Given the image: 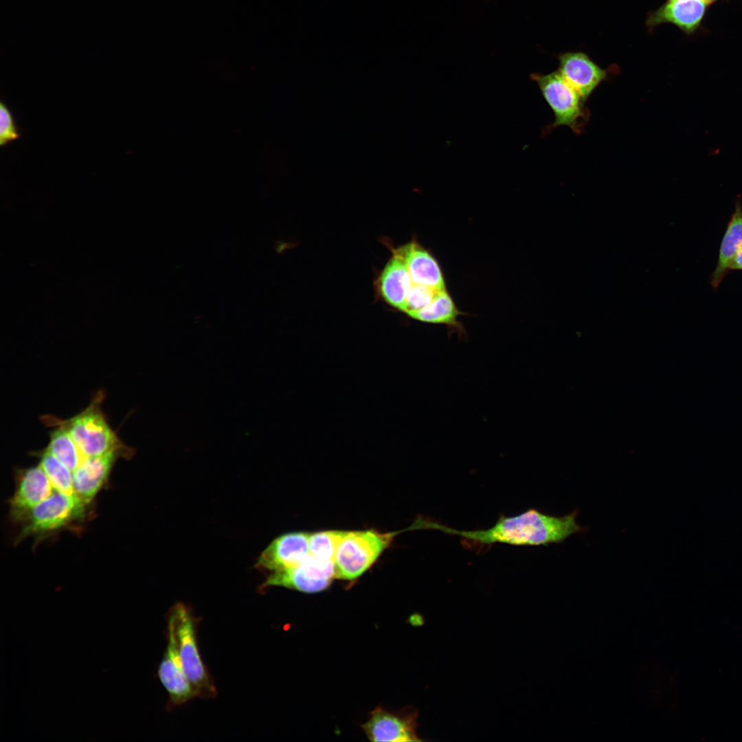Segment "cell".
Listing matches in <instances>:
<instances>
[{
    "label": "cell",
    "mask_w": 742,
    "mask_h": 742,
    "mask_svg": "<svg viewBox=\"0 0 742 742\" xmlns=\"http://www.w3.org/2000/svg\"><path fill=\"white\" fill-rule=\"evenodd\" d=\"M706 6L703 0H667L658 9L649 14L646 25L651 29L660 24L669 23L690 34L699 26Z\"/></svg>",
    "instance_id": "obj_14"
},
{
    "label": "cell",
    "mask_w": 742,
    "mask_h": 742,
    "mask_svg": "<svg viewBox=\"0 0 742 742\" xmlns=\"http://www.w3.org/2000/svg\"><path fill=\"white\" fill-rule=\"evenodd\" d=\"M166 640V649L158 666L157 676L168 695L169 708H172L196 697L180 659L176 633V614L172 607L167 617Z\"/></svg>",
    "instance_id": "obj_7"
},
{
    "label": "cell",
    "mask_w": 742,
    "mask_h": 742,
    "mask_svg": "<svg viewBox=\"0 0 742 742\" xmlns=\"http://www.w3.org/2000/svg\"><path fill=\"white\" fill-rule=\"evenodd\" d=\"M401 532H381L374 529L347 531L334 561L335 578L353 581L360 577Z\"/></svg>",
    "instance_id": "obj_3"
},
{
    "label": "cell",
    "mask_w": 742,
    "mask_h": 742,
    "mask_svg": "<svg viewBox=\"0 0 742 742\" xmlns=\"http://www.w3.org/2000/svg\"><path fill=\"white\" fill-rule=\"evenodd\" d=\"M334 578V562L322 561L308 554L297 565L269 574L260 589L280 586L313 594L328 588Z\"/></svg>",
    "instance_id": "obj_8"
},
{
    "label": "cell",
    "mask_w": 742,
    "mask_h": 742,
    "mask_svg": "<svg viewBox=\"0 0 742 742\" xmlns=\"http://www.w3.org/2000/svg\"><path fill=\"white\" fill-rule=\"evenodd\" d=\"M460 315V312L445 289L439 291L427 306L409 316L425 323L447 325L461 330L458 322Z\"/></svg>",
    "instance_id": "obj_18"
},
{
    "label": "cell",
    "mask_w": 742,
    "mask_h": 742,
    "mask_svg": "<svg viewBox=\"0 0 742 742\" xmlns=\"http://www.w3.org/2000/svg\"><path fill=\"white\" fill-rule=\"evenodd\" d=\"M85 504L76 494L54 492L36 506L22 521L17 541L60 530L81 519Z\"/></svg>",
    "instance_id": "obj_6"
},
{
    "label": "cell",
    "mask_w": 742,
    "mask_h": 742,
    "mask_svg": "<svg viewBox=\"0 0 742 742\" xmlns=\"http://www.w3.org/2000/svg\"><path fill=\"white\" fill-rule=\"evenodd\" d=\"M54 491L39 464L21 469L17 472L16 489L10 501L12 518L22 522L36 506Z\"/></svg>",
    "instance_id": "obj_12"
},
{
    "label": "cell",
    "mask_w": 742,
    "mask_h": 742,
    "mask_svg": "<svg viewBox=\"0 0 742 742\" xmlns=\"http://www.w3.org/2000/svg\"><path fill=\"white\" fill-rule=\"evenodd\" d=\"M405 260L413 283L437 291L445 290L443 274L434 256L417 243L411 242L394 250Z\"/></svg>",
    "instance_id": "obj_15"
},
{
    "label": "cell",
    "mask_w": 742,
    "mask_h": 742,
    "mask_svg": "<svg viewBox=\"0 0 742 742\" xmlns=\"http://www.w3.org/2000/svg\"><path fill=\"white\" fill-rule=\"evenodd\" d=\"M134 451L125 445L103 456L85 458L73 472L75 493L85 504L90 503L105 484L117 459L131 457Z\"/></svg>",
    "instance_id": "obj_10"
},
{
    "label": "cell",
    "mask_w": 742,
    "mask_h": 742,
    "mask_svg": "<svg viewBox=\"0 0 742 742\" xmlns=\"http://www.w3.org/2000/svg\"><path fill=\"white\" fill-rule=\"evenodd\" d=\"M577 515V510L555 517L532 508L515 516H501L493 526L484 530H460L420 517L417 525L418 529L440 530L477 545L548 546L585 530L578 524Z\"/></svg>",
    "instance_id": "obj_1"
},
{
    "label": "cell",
    "mask_w": 742,
    "mask_h": 742,
    "mask_svg": "<svg viewBox=\"0 0 742 742\" xmlns=\"http://www.w3.org/2000/svg\"><path fill=\"white\" fill-rule=\"evenodd\" d=\"M439 291H440L412 282L407 292L403 312L409 315L425 308L432 302Z\"/></svg>",
    "instance_id": "obj_22"
},
{
    "label": "cell",
    "mask_w": 742,
    "mask_h": 742,
    "mask_svg": "<svg viewBox=\"0 0 742 742\" xmlns=\"http://www.w3.org/2000/svg\"><path fill=\"white\" fill-rule=\"evenodd\" d=\"M412 284L405 260L394 251L378 280L381 295L387 304L403 312Z\"/></svg>",
    "instance_id": "obj_16"
},
{
    "label": "cell",
    "mask_w": 742,
    "mask_h": 742,
    "mask_svg": "<svg viewBox=\"0 0 742 742\" xmlns=\"http://www.w3.org/2000/svg\"><path fill=\"white\" fill-rule=\"evenodd\" d=\"M53 428L54 429L49 434V444L45 449L74 472L85 457L81 453L66 429L60 426H55Z\"/></svg>",
    "instance_id": "obj_19"
},
{
    "label": "cell",
    "mask_w": 742,
    "mask_h": 742,
    "mask_svg": "<svg viewBox=\"0 0 742 742\" xmlns=\"http://www.w3.org/2000/svg\"><path fill=\"white\" fill-rule=\"evenodd\" d=\"M347 530H329L310 534L309 554L325 561L334 562L338 547Z\"/></svg>",
    "instance_id": "obj_21"
},
{
    "label": "cell",
    "mask_w": 742,
    "mask_h": 742,
    "mask_svg": "<svg viewBox=\"0 0 742 742\" xmlns=\"http://www.w3.org/2000/svg\"><path fill=\"white\" fill-rule=\"evenodd\" d=\"M703 1H705L707 5H708V4L715 1L716 0H703Z\"/></svg>",
    "instance_id": "obj_25"
},
{
    "label": "cell",
    "mask_w": 742,
    "mask_h": 742,
    "mask_svg": "<svg viewBox=\"0 0 742 742\" xmlns=\"http://www.w3.org/2000/svg\"><path fill=\"white\" fill-rule=\"evenodd\" d=\"M20 134L15 124L13 115L7 105L0 102V145L5 146L9 142L19 138Z\"/></svg>",
    "instance_id": "obj_23"
},
{
    "label": "cell",
    "mask_w": 742,
    "mask_h": 742,
    "mask_svg": "<svg viewBox=\"0 0 742 742\" xmlns=\"http://www.w3.org/2000/svg\"><path fill=\"white\" fill-rule=\"evenodd\" d=\"M741 247L742 203L739 196L720 243L717 265L710 277V284L714 291L717 290L730 272V263Z\"/></svg>",
    "instance_id": "obj_17"
},
{
    "label": "cell",
    "mask_w": 742,
    "mask_h": 742,
    "mask_svg": "<svg viewBox=\"0 0 742 742\" xmlns=\"http://www.w3.org/2000/svg\"><path fill=\"white\" fill-rule=\"evenodd\" d=\"M104 396L102 390L98 391L84 410L68 419L52 415H45L41 419L48 427L60 426L66 429L84 457L103 456L126 445L111 427L102 409Z\"/></svg>",
    "instance_id": "obj_2"
},
{
    "label": "cell",
    "mask_w": 742,
    "mask_h": 742,
    "mask_svg": "<svg viewBox=\"0 0 742 742\" xmlns=\"http://www.w3.org/2000/svg\"><path fill=\"white\" fill-rule=\"evenodd\" d=\"M530 78L537 84L554 116V122L543 131V135L561 126L569 127L576 135L581 134L589 120V110L585 102L559 71L547 74L533 73Z\"/></svg>",
    "instance_id": "obj_4"
},
{
    "label": "cell",
    "mask_w": 742,
    "mask_h": 742,
    "mask_svg": "<svg viewBox=\"0 0 742 742\" xmlns=\"http://www.w3.org/2000/svg\"><path fill=\"white\" fill-rule=\"evenodd\" d=\"M310 533L292 532L274 539L259 556L255 565L264 572H280L300 564L309 554Z\"/></svg>",
    "instance_id": "obj_11"
},
{
    "label": "cell",
    "mask_w": 742,
    "mask_h": 742,
    "mask_svg": "<svg viewBox=\"0 0 742 742\" xmlns=\"http://www.w3.org/2000/svg\"><path fill=\"white\" fill-rule=\"evenodd\" d=\"M41 466L54 489L67 494H74L73 472L58 461L47 449L36 453Z\"/></svg>",
    "instance_id": "obj_20"
},
{
    "label": "cell",
    "mask_w": 742,
    "mask_h": 742,
    "mask_svg": "<svg viewBox=\"0 0 742 742\" xmlns=\"http://www.w3.org/2000/svg\"><path fill=\"white\" fill-rule=\"evenodd\" d=\"M172 608L176 614V633L180 659L196 696L210 699L217 694L214 682L201 657L197 638L198 618L183 603Z\"/></svg>",
    "instance_id": "obj_5"
},
{
    "label": "cell",
    "mask_w": 742,
    "mask_h": 742,
    "mask_svg": "<svg viewBox=\"0 0 742 742\" xmlns=\"http://www.w3.org/2000/svg\"><path fill=\"white\" fill-rule=\"evenodd\" d=\"M418 717V710L412 707L397 711L378 707L370 712L361 728L371 741H420Z\"/></svg>",
    "instance_id": "obj_9"
},
{
    "label": "cell",
    "mask_w": 742,
    "mask_h": 742,
    "mask_svg": "<svg viewBox=\"0 0 742 742\" xmlns=\"http://www.w3.org/2000/svg\"><path fill=\"white\" fill-rule=\"evenodd\" d=\"M730 271H742V247L733 258L729 268Z\"/></svg>",
    "instance_id": "obj_24"
},
{
    "label": "cell",
    "mask_w": 742,
    "mask_h": 742,
    "mask_svg": "<svg viewBox=\"0 0 742 742\" xmlns=\"http://www.w3.org/2000/svg\"><path fill=\"white\" fill-rule=\"evenodd\" d=\"M559 72L585 102L593 91L608 78V72L585 53L569 52L557 56Z\"/></svg>",
    "instance_id": "obj_13"
}]
</instances>
